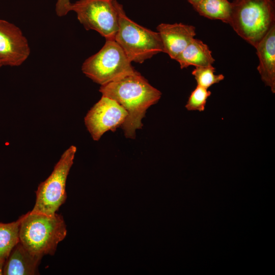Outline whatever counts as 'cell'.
Masks as SVG:
<instances>
[{"label": "cell", "mask_w": 275, "mask_h": 275, "mask_svg": "<svg viewBox=\"0 0 275 275\" xmlns=\"http://www.w3.org/2000/svg\"><path fill=\"white\" fill-rule=\"evenodd\" d=\"M195 8L201 0H187Z\"/></svg>", "instance_id": "obj_19"}, {"label": "cell", "mask_w": 275, "mask_h": 275, "mask_svg": "<svg viewBox=\"0 0 275 275\" xmlns=\"http://www.w3.org/2000/svg\"><path fill=\"white\" fill-rule=\"evenodd\" d=\"M175 60L179 63L181 69L189 66L210 67L215 61L208 45L195 38Z\"/></svg>", "instance_id": "obj_13"}, {"label": "cell", "mask_w": 275, "mask_h": 275, "mask_svg": "<svg viewBox=\"0 0 275 275\" xmlns=\"http://www.w3.org/2000/svg\"><path fill=\"white\" fill-rule=\"evenodd\" d=\"M116 0H79L72 3L75 12L87 30L98 32L105 40H115L119 27Z\"/></svg>", "instance_id": "obj_7"}, {"label": "cell", "mask_w": 275, "mask_h": 275, "mask_svg": "<svg viewBox=\"0 0 275 275\" xmlns=\"http://www.w3.org/2000/svg\"><path fill=\"white\" fill-rule=\"evenodd\" d=\"M30 48L21 30L15 24L0 19V61L3 66H19L28 58Z\"/></svg>", "instance_id": "obj_9"}, {"label": "cell", "mask_w": 275, "mask_h": 275, "mask_svg": "<svg viewBox=\"0 0 275 275\" xmlns=\"http://www.w3.org/2000/svg\"><path fill=\"white\" fill-rule=\"evenodd\" d=\"M22 216L19 241L35 255L42 258L53 255L67 234L63 216L57 213L49 215L31 211Z\"/></svg>", "instance_id": "obj_2"}, {"label": "cell", "mask_w": 275, "mask_h": 275, "mask_svg": "<svg viewBox=\"0 0 275 275\" xmlns=\"http://www.w3.org/2000/svg\"><path fill=\"white\" fill-rule=\"evenodd\" d=\"M127 116L123 106L114 99L102 96L88 111L84 121L92 139L97 141L106 131H115L121 127Z\"/></svg>", "instance_id": "obj_8"}, {"label": "cell", "mask_w": 275, "mask_h": 275, "mask_svg": "<svg viewBox=\"0 0 275 275\" xmlns=\"http://www.w3.org/2000/svg\"><path fill=\"white\" fill-rule=\"evenodd\" d=\"M42 257L27 250L19 241L6 259L3 268L5 275H34L38 274V268Z\"/></svg>", "instance_id": "obj_12"}, {"label": "cell", "mask_w": 275, "mask_h": 275, "mask_svg": "<svg viewBox=\"0 0 275 275\" xmlns=\"http://www.w3.org/2000/svg\"><path fill=\"white\" fill-rule=\"evenodd\" d=\"M76 150V147L73 145L66 150L51 174L39 185L32 212L53 215L64 204L67 198L66 180Z\"/></svg>", "instance_id": "obj_6"}, {"label": "cell", "mask_w": 275, "mask_h": 275, "mask_svg": "<svg viewBox=\"0 0 275 275\" xmlns=\"http://www.w3.org/2000/svg\"><path fill=\"white\" fill-rule=\"evenodd\" d=\"M259 63L257 70L264 84L275 93V24L255 47Z\"/></svg>", "instance_id": "obj_11"}, {"label": "cell", "mask_w": 275, "mask_h": 275, "mask_svg": "<svg viewBox=\"0 0 275 275\" xmlns=\"http://www.w3.org/2000/svg\"><path fill=\"white\" fill-rule=\"evenodd\" d=\"M72 3L70 0H57L56 4V12L58 16L62 17L70 11Z\"/></svg>", "instance_id": "obj_18"}, {"label": "cell", "mask_w": 275, "mask_h": 275, "mask_svg": "<svg viewBox=\"0 0 275 275\" xmlns=\"http://www.w3.org/2000/svg\"><path fill=\"white\" fill-rule=\"evenodd\" d=\"M22 216L15 222L0 223V260H6L19 242V228Z\"/></svg>", "instance_id": "obj_15"}, {"label": "cell", "mask_w": 275, "mask_h": 275, "mask_svg": "<svg viewBox=\"0 0 275 275\" xmlns=\"http://www.w3.org/2000/svg\"><path fill=\"white\" fill-rule=\"evenodd\" d=\"M194 9L198 13L210 19H217L229 23L231 3L228 0H201Z\"/></svg>", "instance_id": "obj_14"}, {"label": "cell", "mask_w": 275, "mask_h": 275, "mask_svg": "<svg viewBox=\"0 0 275 275\" xmlns=\"http://www.w3.org/2000/svg\"><path fill=\"white\" fill-rule=\"evenodd\" d=\"M215 68L210 67H196L192 71V74L197 82V85L208 89L215 84L223 80L225 77L221 74H215Z\"/></svg>", "instance_id": "obj_16"}, {"label": "cell", "mask_w": 275, "mask_h": 275, "mask_svg": "<svg viewBox=\"0 0 275 275\" xmlns=\"http://www.w3.org/2000/svg\"><path fill=\"white\" fill-rule=\"evenodd\" d=\"M131 63L115 40H106L98 52L85 60L81 70L101 86L136 73Z\"/></svg>", "instance_id": "obj_5"}, {"label": "cell", "mask_w": 275, "mask_h": 275, "mask_svg": "<svg viewBox=\"0 0 275 275\" xmlns=\"http://www.w3.org/2000/svg\"><path fill=\"white\" fill-rule=\"evenodd\" d=\"M163 52L173 60L186 47L196 35V28L182 23H160L157 26Z\"/></svg>", "instance_id": "obj_10"}, {"label": "cell", "mask_w": 275, "mask_h": 275, "mask_svg": "<svg viewBox=\"0 0 275 275\" xmlns=\"http://www.w3.org/2000/svg\"><path fill=\"white\" fill-rule=\"evenodd\" d=\"M5 260H0V275L3 274V268Z\"/></svg>", "instance_id": "obj_20"}, {"label": "cell", "mask_w": 275, "mask_h": 275, "mask_svg": "<svg viewBox=\"0 0 275 275\" xmlns=\"http://www.w3.org/2000/svg\"><path fill=\"white\" fill-rule=\"evenodd\" d=\"M119 27L115 41L132 62L142 64L154 55L163 52L159 33L144 28L128 18L117 1Z\"/></svg>", "instance_id": "obj_4"}, {"label": "cell", "mask_w": 275, "mask_h": 275, "mask_svg": "<svg viewBox=\"0 0 275 275\" xmlns=\"http://www.w3.org/2000/svg\"><path fill=\"white\" fill-rule=\"evenodd\" d=\"M3 64L2 63V62L0 61V68L2 67L3 66Z\"/></svg>", "instance_id": "obj_21"}, {"label": "cell", "mask_w": 275, "mask_h": 275, "mask_svg": "<svg viewBox=\"0 0 275 275\" xmlns=\"http://www.w3.org/2000/svg\"><path fill=\"white\" fill-rule=\"evenodd\" d=\"M102 96L115 100L126 110L128 116L121 126L126 138L134 139L136 129L143 126L142 120L147 109L161 96L138 71L100 87Z\"/></svg>", "instance_id": "obj_1"}, {"label": "cell", "mask_w": 275, "mask_h": 275, "mask_svg": "<svg viewBox=\"0 0 275 275\" xmlns=\"http://www.w3.org/2000/svg\"><path fill=\"white\" fill-rule=\"evenodd\" d=\"M211 95V92L207 89L197 85L191 92L185 107L188 111H204L207 100Z\"/></svg>", "instance_id": "obj_17"}, {"label": "cell", "mask_w": 275, "mask_h": 275, "mask_svg": "<svg viewBox=\"0 0 275 275\" xmlns=\"http://www.w3.org/2000/svg\"><path fill=\"white\" fill-rule=\"evenodd\" d=\"M255 48L275 24L273 0H234L229 23Z\"/></svg>", "instance_id": "obj_3"}]
</instances>
